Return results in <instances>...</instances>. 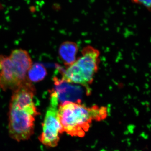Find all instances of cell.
Segmentation results:
<instances>
[{
	"label": "cell",
	"instance_id": "cell-6",
	"mask_svg": "<svg viewBox=\"0 0 151 151\" xmlns=\"http://www.w3.org/2000/svg\"><path fill=\"white\" fill-rule=\"evenodd\" d=\"M22 82L18 78L9 56L0 55V88L14 91Z\"/></svg>",
	"mask_w": 151,
	"mask_h": 151
},
{
	"label": "cell",
	"instance_id": "cell-7",
	"mask_svg": "<svg viewBox=\"0 0 151 151\" xmlns=\"http://www.w3.org/2000/svg\"><path fill=\"white\" fill-rule=\"evenodd\" d=\"M19 79L23 82L27 79L28 71L32 65L28 52L22 49L14 50L9 56Z\"/></svg>",
	"mask_w": 151,
	"mask_h": 151
},
{
	"label": "cell",
	"instance_id": "cell-1",
	"mask_svg": "<svg viewBox=\"0 0 151 151\" xmlns=\"http://www.w3.org/2000/svg\"><path fill=\"white\" fill-rule=\"evenodd\" d=\"M58 116L63 132L71 137H83L92 121L104 120L108 111L106 107H88L81 103L65 102L58 105Z\"/></svg>",
	"mask_w": 151,
	"mask_h": 151
},
{
	"label": "cell",
	"instance_id": "cell-4",
	"mask_svg": "<svg viewBox=\"0 0 151 151\" xmlns=\"http://www.w3.org/2000/svg\"><path fill=\"white\" fill-rule=\"evenodd\" d=\"M54 87L50 92V99L58 105L65 102L81 103L86 95L90 94L89 87L70 83L65 79L54 77Z\"/></svg>",
	"mask_w": 151,
	"mask_h": 151
},
{
	"label": "cell",
	"instance_id": "cell-9",
	"mask_svg": "<svg viewBox=\"0 0 151 151\" xmlns=\"http://www.w3.org/2000/svg\"><path fill=\"white\" fill-rule=\"evenodd\" d=\"M47 75L45 68L42 64H33L28 71L27 78L31 82H38L42 81Z\"/></svg>",
	"mask_w": 151,
	"mask_h": 151
},
{
	"label": "cell",
	"instance_id": "cell-2",
	"mask_svg": "<svg viewBox=\"0 0 151 151\" xmlns=\"http://www.w3.org/2000/svg\"><path fill=\"white\" fill-rule=\"evenodd\" d=\"M99 50L91 46L84 47L81 56L66 69L58 68L62 78L73 84L89 87L94 80L100 63Z\"/></svg>",
	"mask_w": 151,
	"mask_h": 151
},
{
	"label": "cell",
	"instance_id": "cell-11",
	"mask_svg": "<svg viewBox=\"0 0 151 151\" xmlns=\"http://www.w3.org/2000/svg\"></svg>",
	"mask_w": 151,
	"mask_h": 151
},
{
	"label": "cell",
	"instance_id": "cell-5",
	"mask_svg": "<svg viewBox=\"0 0 151 151\" xmlns=\"http://www.w3.org/2000/svg\"><path fill=\"white\" fill-rule=\"evenodd\" d=\"M58 108L57 105L50 104L42 124V132L38 138L40 142L48 147H56L60 136L63 132L58 116Z\"/></svg>",
	"mask_w": 151,
	"mask_h": 151
},
{
	"label": "cell",
	"instance_id": "cell-3",
	"mask_svg": "<svg viewBox=\"0 0 151 151\" xmlns=\"http://www.w3.org/2000/svg\"><path fill=\"white\" fill-rule=\"evenodd\" d=\"M39 114L35 105L23 108L9 107L8 132L17 142L29 139L34 133L35 119Z\"/></svg>",
	"mask_w": 151,
	"mask_h": 151
},
{
	"label": "cell",
	"instance_id": "cell-10",
	"mask_svg": "<svg viewBox=\"0 0 151 151\" xmlns=\"http://www.w3.org/2000/svg\"><path fill=\"white\" fill-rule=\"evenodd\" d=\"M134 2L139 4L149 9H151V0H133Z\"/></svg>",
	"mask_w": 151,
	"mask_h": 151
},
{
	"label": "cell",
	"instance_id": "cell-8",
	"mask_svg": "<svg viewBox=\"0 0 151 151\" xmlns=\"http://www.w3.org/2000/svg\"><path fill=\"white\" fill-rule=\"evenodd\" d=\"M78 51L77 44L73 42L65 41L60 45L58 49V55L60 60L68 67L76 60Z\"/></svg>",
	"mask_w": 151,
	"mask_h": 151
}]
</instances>
